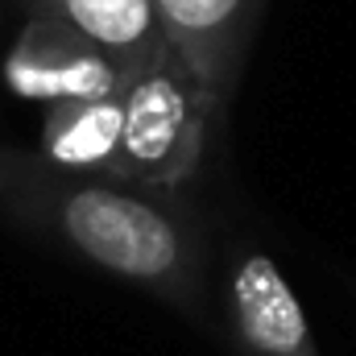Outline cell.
Here are the masks:
<instances>
[{
	"mask_svg": "<svg viewBox=\"0 0 356 356\" xmlns=\"http://www.w3.org/2000/svg\"><path fill=\"white\" fill-rule=\"evenodd\" d=\"M120 95H124V133L112 175L133 186H158V191L186 186L199 170L211 112L195 71L166 42L158 54H149L137 71L124 75Z\"/></svg>",
	"mask_w": 356,
	"mask_h": 356,
	"instance_id": "obj_2",
	"label": "cell"
},
{
	"mask_svg": "<svg viewBox=\"0 0 356 356\" xmlns=\"http://www.w3.org/2000/svg\"><path fill=\"white\" fill-rule=\"evenodd\" d=\"M29 13L54 17L104 58H112L124 75L166 46L154 0H29Z\"/></svg>",
	"mask_w": 356,
	"mask_h": 356,
	"instance_id": "obj_6",
	"label": "cell"
},
{
	"mask_svg": "<svg viewBox=\"0 0 356 356\" xmlns=\"http://www.w3.org/2000/svg\"><path fill=\"white\" fill-rule=\"evenodd\" d=\"M4 83L21 99L38 104H71V99H104L124 88V71L88 46L79 33L58 25L54 17L29 13L4 58Z\"/></svg>",
	"mask_w": 356,
	"mask_h": 356,
	"instance_id": "obj_3",
	"label": "cell"
},
{
	"mask_svg": "<svg viewBox=\"0 0 356 356\" xmlns=\"http://www.w3.org/2000/svg\"><path fill=\"white\" fill-rule=\"evenodd\" d=\"M162 33L195 71L207 104H224L236 88L253 25L266 0H154Z\"/></svg>",
	"mask_w": 356,
	"mask_h": 356,
	"instance_id": "obj_4",
	"label": "cell"
},
{
	"mask_svg": "<svg viewBox=\"0 0 356 356\" xmlns=\"http://www.w3.org/2000/svg\"><path fill=\"white\" fill-rule=\"evenodd\" d=\"M124 133V95L50 104L42 120V149L63 170H99L112 175Z\"/></svg>",
	"mask_w": 356,
	"mask_h": 356,
	"instance_id": "obj_7",
	"label": "cell"
},
{
	"mask_svg": "<svg viewBox=\"0 0 356 356\" xmlns=\"http://www.w3.org/2000/svg\"><path fill=\"white\" fill-rule=\"evenodd\" d=\"M46 220L99 269L149 286L178 307H199V245L191 224L170 207L99 182L50 191Z\"/></svg>",
	"mask_w": 356,
	"mask_h": 356,
	"instance_id": "obj_1",
	"label": "cell"
},
{
	"mask_svg": "<svg viewBox=\"0 0 356 356\" xmlns=\"http://www.w3.org/2000/svg\"><path fill=\"white\" fill-rule=\"evenodd\" d=\"M228 323L236 356H319L302 302L261 249H245L232 261Z\"/></svg>",
	"mask_w": 356,
	"mask_h": 356,
	"instance_id": "obj_5",
	"label": "cell"
}]
</instances>
